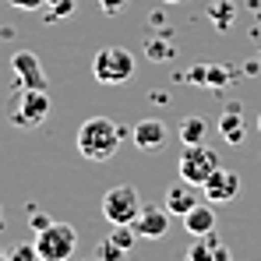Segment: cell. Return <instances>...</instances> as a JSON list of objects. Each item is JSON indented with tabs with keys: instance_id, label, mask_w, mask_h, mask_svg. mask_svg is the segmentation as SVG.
<instances>
[{
	"instance_id": "obj_16",
	"label": "cell",
	"mask_w": 261,
	"mask_h": 261,
	"mask_svg": "<svg viewBox=\"0 0 261 261\" xmlns=\"http://www.w3.org/2000/svg\"><path fill=\"white\" fill-rule=\"evenodd\" d=\"M110 240H113V244H120L124 251H130V247H134V240H138V233H134V226H130V222H120V226H113V229H110Z\"/></svg>"
},
{
	"instance_id": "obj_21",
	"label": "cell",
	"mask_w": 261,
	"mask_h": 261,
	"mask_svg": "<svg viewBox=\"0 0 261 261\" xmlns=\"http://www.w3.org/2000/svg\"><path fill=\"white\" fill-rule=\"evenodd\" d=\"M11 7H18V11H43L46 0H7Z\"/></svg>"
},
{
	"instance_id": "obj_13",
	"label": "cell",
	"mask_w": 261,
	"mask_h": 261,
	"mask_svg": "<svg viewBox=\"0 0 261 261\" xmlns=\"http://www.w3.org/2000/svg\"><path fill=\"white\" fill-rule=\"evenodd\" d=\"M219 130H222V138H226L229 145H240V141H244V120H240V110H237V106H229V110L219 117Z\"/></svg>"
},
{
	"instance_id": "obj_8",
	"label": "cell",
	"mask_w": 261,
	"mask_h": 261,
	"mask_svg": "<svg viewBox=\"0 0 261 261\" xmlns=\"http://www.w3.org/2000/svg\"><path fill=\"white\" fill-rule=\"evenodd\" d=\"M130 226H134L138 237H145V240H159V237H166V229H170V208L141 205V212H138V219H134Z\"/></svg>"
},
{
	"instance_id": "obj_28",
	"label": "cell",
	"mask_w": 261,
	"mask_h": 261,
	"mask_svg": "<svg viewBox=\"0 0 261 261\" xmlns=\"http://www.w3.org/2000/svg\"><path fill=\"white\" fill-rule=\"evenodd\" d=\"M0 226H4V208H0Z\"/></svg>"
},
{
	"instance_id": "obj_29",
	"label": "cell",
	"mask_w": 261,
	"mask_h": 261,
	"mask_svg": "<svg viewBox=\"0 0 261 261\" xmlns=\"http://www.w3.org/2000/svg\"><path fill=\"white\" fill-rule=\"evenodd\" d=\"M258 130H261V117H258Z\"/></svg>"
},
{
	"instance_id": "obj_10",
	"label": "cell",
	"mask_w": 261,
	"mask_h": 261,
	"mask_svg": "<svg viewBox=\"0 0 261 261\" xmlns=\"http://www.w3.org/2000/svg\"><path fill=\"white\" fill-rule=\"evenodd\" d=\"M130 138H134V145H138L141 152H155V148H163V145H166L170 130H166V124H163L159 117H145V120H138V124H134Z\"/></svg>"
},
{
	"instance_id": "obj_14",
	"label": "cell",
	"mask_w": 261,
	"mask_h": 261,
	"mask_svg": "<svg viewBox=\"0 0 261 261\" xmlns=\"http://www.w3.org/2000/svg\"><path fill=\"white\" fill-rule=\"evenodd\" d=\"M205 134H208V124L201 117H184L180 120V141L184 145H205Z\"/></svg>"
},
{
	"instance_id": "obj_15",
	"label": "cell",
	"mask_w": 261,
	"mask_h": 261,
	"mask_svg": "<svg viewBox=\"0 0 261 261\" xmlns=\"http://www.w3.org/2000/svg\"><path fill=\"white\" fill-rule=\"evenodd\" d=\"M216 244H219L216 233H208V237H194V244L187 247V258H184V261H216Z\"/></svg>"
},
{
	"instance_id": "obj_20",
	"label": "cell",
	"mask_w": 261,
	"mask_h": 261,
	"mask_svg": "<svg viewBox=\"0 0 261 261\" xmlns=\"http://www.w3.org/2000/svg\"><path fill=\"white\" fill-rule=\"evenodd\" d=\"M205 85H212V88H219V85H226V78H229V71L226 67H205Z\"/></svg>"
},
{
	"instance_id": "obj_5",
	"label": "cell",
	"mask_w": 261,
	"mask_h": 261,
	"mask_svg": "<svg viewBox=\"0 0 261 261\" xmlns=\"http://www.w3.org/2000/svg\"><path fill=\"white\" fill-rule=\"evenodd\" d=\"M49 110H53V102H49L46 88H21V95L11 110V124L14 127H39L49 117Z\"/></svg>"
},
{
	"instance_id": "obj_18",
	"label": "cell",
	"mask_w": 261,
	"mask_h": 261,
	"mask_svg": "<svg viewBox=\"0 0 261 261\" xmlns=\"http://www.w3.org/2000/svg\"><path fill=\"white\" fill-rule=\"evenodd\" d=\"M7 254H11V261H39L36 244H18V247H11Z\"/></svg>"
},
{
	"instance_id": "obj_27",
	"label": "cell",
	"mask_w": 261,
	"mask_h": 261,
	"mask_svg": "<svg viewBox=\"0 0 261 261\" xmlns=\"http://www.w3.org/2000/svg\"><path fill=\"white\" fill-rule=\"evenodd\" d=\"M163 4H180V0H163Z\"/></svg>"
},
{
	"instance_id": "obj_6",
	"label": "cell",
	"mask_w": 261,
	"mask_h": 261,
	"mask_svg": "<svg viewBox=\"0 0 261 261\" xmlns=\"http://www.w3.org/2000/svg\"><path fill=\"white\" fill-rule=\"evenodd\" d=\"M141 212V201H138V191L130 184H117L102 194V216L110 226H120V222H134Z\"/></svg>"
},
{
	"instance_id": "obj_23",
	"label": "cell",
	"mask_w": 261,
	"mask_h": 261,
	"mask_svg": "<svg viewBox=\"0 0 261 261\" xmlns=\"http://www.w3.org/2000/svg\"><path fill=\"white\" fill-rule=\"evenodd\" d=\"M29 226H32L36 233H43L46 226H53V219L46 216V212H32V222H29Z\"/></svg>"
},
{
	"instance_id": "obj_1",
	"label": "cell",
	"mask_w": 261,
	"mask_h": 261,
	"mask_svg": "<svg viewBox=\"0 0 261 261\" xmlns=\"http://www.w3.org/2000/svg\"><path fill=\"white\" fill-rule=\"evenodd\" d=\"M120 141H124V130L110 117H88L85 124L78 127V152L85 155L88 163L113 159L117 148H120Z\"/></svg>"
},
{
	"instance_id": "obj_26",
	"label": "cell",
	"mask_w": 261,
	"mask_h": 261,
	"mask_svg": "<svg viewBox=\"0 0 261 261\" xmlns=\"http://www.w3.org/2000/svg\"><path fill=\"white\" fill-rule=\"evenodd\" d=\"M0 261H11V254H7V251H4V247H0Z\"/></svg>"
},
{
	"instance_id": "obj_17",
	"label": "cell",
	"mask_w": 261,
	"mask_h": 261,
	"mask_svg": "<svg viewBox=\"0 0 261 261\" xmlns=\"http://www.w3.org/2000/svg\"><path fill=\"white\" fill-rule=\"evenodd\" d=\"M95 258H99V261H124V258H127V251H124L120 244H113V240L106 237V240L99 244V251H95Z\"/></svg>"
},
{
	"instance_id": "obj_25",
	"label": "cell",
	"mask_w": 261,
	"mask_h": 261,
	"mask_svg": "<svg viewBox=\"0 0 261 261\" xmlns=\"http://www.w3.org/2000/svg\"><path fill=\"white\" fill-rule=\"evenodd\" d=\"M216 261H229V251H226V244H222V240L216 244Z\"/></svg>"
},
{
	"instance_id": "obj_9",
	"label": "cell",
	"mask_w": 261,
	"mask_h": 261,
	"mask_svg": "<svg viewBox=\"0 0 261 261\" xmlns=\"http://www.w3.org/2000/svg\"><path fill=\"white\" fill-rule=\"evenodd\" d=\"M237 194H240V176L233 173V170H226V166H219L216 173L205 180V198H208L212 205L233 201Z\"/></svg>"
},
{
	"instance_id": "obj_3",
	"label": "cell",
	"mask_w": 261,
	"mask_h": 261,
	"mask_svg": "<svg viewBox=\"0 0 261 261\" xmlns=\"http://www.w3.org/2000/svg\"><path fill=\"white\" fill-rule=\"evenodd\" d=\"M78 251V233L67 222H53L43 233H36V254L39 261H71Z\"/></svg>"
},
{
	"instance_id": "obj_4",
	"label": "cell",
	"mask_w": 261,
	"mask_h": 261,
	"mask_svg": "<svg viewBox=\"0 0 261 261\" xmlns=\"http://www.w3.org/2000/svg\"><path fill=\"white\" fill-rule=\"evenodd\" d=\"M180 176L187 180V184H194V187H205V180L216 173L219 166V155L208 148V145H184V152H180Z\"/></svg>"
},
{
	"instance_id": "obj_24",
	"label": "cell",
	"mask_w": 261,
	"mask_h": 261,
	"mask_svg": "<svg viewBox=\"0 0 261 261\" xmlns=\"http://www.w3.org/2000/svg\"><path fill=\"white\" fill-rule=\"evenodd\" d=\"M148 57H152V60H166V57H170V46L166 43H148Z\"/></svg>"
},
{
	"instance_id": "obj_7",
	"label": "cell",
	"mask_w": 261,
	"mask_h": 261,
	"mask_svg": "<svg viewBox=\"0 0 261 261\" xmlns=\"http://www.w3.org/2000/svg\"><path fill=\"white\" fill-rule=\"evenodd\" d=\"M11 71L21 82V88H46V74L39 67V57L32 49H14L11 53Z\"/></svg>"
},
{
	"instance_id": "obj_11",
	"label": "cell",
	"mask_w": 261,
	"mask_h": 261,
	"mask_svg": "<svg viewBox=\"0 0 261 261\" xmlns=\"http://www.w3.org/2000/svg\"><path fill=\"white\" fill-rule=\"evenodd\" d=\"M198 205V194H194V184H173L170 191H166V208H170V216H187L191 208Z\"/></svg>"
},
{
	"instance_id": "obj_12",
	"label": "cell",
	"mask_w": 261,
	"mask_h": 261,
	"mask_svg": "<svg viewBox=\"0 0 261 261\" xmlns=\"http://www.w3.org/2000/svg\"><path fill=\"white\" fill-rule=\"evenodd\" d=\"M184 229H187L191 237H208V233H216V212L198 201V205L184 216Z\"/></svg>"
},
{
	"instance_id": "obj_2",
	"label": "cell",
	"mask_w": 261,
	"mask_h": 261,
	"mask_svg": "<svg viewBox=\"0 0 261 261\" xmlns=\"http://www.w3.org/2000/svg\"><path fill=\"white\" fill-rule=\"evenodd\" d=\"M92 74L99 85H124L134 74V53L127 46H102L92 60Z\"/></svg>"
},
{
	"instance_id": "obj_22",
	"label": "cell",
	"mask_w": 261,
	"mask_h": 261,
	"mask_svg": "<svg viewBox=\"0 0 261 261\" xmlns=\"http://www.w3.org/2000/svg\"><path fill=\"white\" fill-rule=\"evenodd\" d=\"M99 7H102V14H120L127 7V0H99Z\"/></svg>"
},
{
	"instance_id": "obj_19",
	"label": "cell",
	"mask_w": 261,
	"mask_h": 261,
	"mask_svg": "<svg viewBox=\"0 0 261 261\" xmlns=\"http://www.w3.org/2000/svg\"><path fill=\"white\" fill-rule=\"evenodd\" d=\"M49 4V18L57 21V18H67L71 11H74V0H46Z\"/></svg>"
},
{
	"instance_id": "obj_30",
	"label": "cell",
	"mask_w": 261,
	"mask_h": 261,
	"mask_svg": "<svg viewBox=\"0 0 261 261\" xmlns=\"http://www.w3.org/2000/svg\"><path fill=\"white\" fill-rule=\"evenodd\" d=\"M124 261H127V258H124Z\"/></svg>"
}]
</instances>
